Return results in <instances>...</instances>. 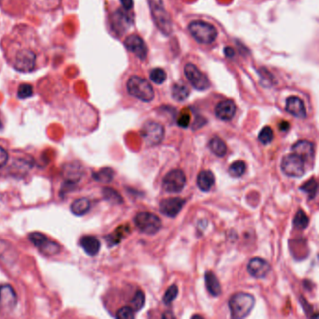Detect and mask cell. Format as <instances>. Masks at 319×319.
Listing matches in <instances>:
<instances>
[{
  "instance_id": "b9f144b4",
  "label": "cell",
  "mask_w": 319,
  "mask_h": 319,
  "mask_svg": "<svg viewBox=\"0 0 319 319\" xmlns=\"http://www.w3.org/2000/svg\"><path fill=\"white\" fill-rule=\"evenodd\" d=\"M123 8L126 10H129L133 7V0H120Z\"/></svg>"
},
{
  "instance_id": "4316f807",
  "label": "cell",
  "mask_w": 319,
  "mask_h": 319,
  "mask_svg": "<svg viewBox=\"0 0 319 319\" xmlns=\"http://www.w3.org/2000/svg\"><path fill=\"white\" fill-rule=\"evenodd\" d=\"M35 8L41 11H49L57 8L61 0H32Z\"/></svg>"
},
{
  "instance_id": "ba28073f",
  "label": "cell",
  "mask_w": 319,
  "mask_h": 319,
  "mask_svg": "<svg viewBox=\"0 0 319 319\" xmlns=\"http://www.w3.org/2000/svg\"><path fill=\"white\" fill-rule=\"evenodd\" d=\"M28 238L33 244L40 250L42 254L46 255H55L60 252L59 244L49 239L47 236L40 232H32Z\"/></svg>"
},
{
  "instance_id": "4fadbf2b",
  "label": "cell",
  "mask_w": 319,
  "mask_h": 319,
  "mask_svg": "<svg viewBox=\"0 0 319 319\" xmlns=\"http://www.w3.org/2000/svg\"><path fill=\"white\" fill-rule=\"evenodd\" d=\"M125 47L134 54L138 58L144 60L147 56V47L144 40L138 35H130L124 41Z\"/></svg>"
},
{
  "instance_id": "484cf974",
  "label": "cell",
  "mask_w": 319,
  "mask_h": 319,
  "mask_svg": "<svg viewBox=\"0 0 319 319\" xmlns=\"http://www.w3.org/2000/svg\"><path fill=\"white\" fill-rule=\"evenodd\" d=\"M172 96L177 101H184L189 96V89L184 83H175L172 87Z\"/></svg>"
},
{
  "instance_id": "60d3db41",
  "label": "cell",
  "mask_w": 319,
  "mask_h": 319,
  "mask_svg": "<svg viewBox=\"0 0 319 319\" xmlns=\"http://www.w3.org/2000/svg\"><path fill=\"white\" fill-rule=\"evenodd\" d=\"M8 161V153L0 146V168L5 167Z\"/></svg>"
},
{
  "instance_id": "f546056e",
  "label": "cell",
  "mask_w": 319,
  "mask_h": 319,
  "mask_svg": "<svg viewBox=\"0 0 319 319\" xmlns=\"http://www.w3.org/2000/svg\"><path fill=\"white\" fill-rule=\"evenodd\" d=\"M246 170V165L243 161L238 160L232 163L229 168V173L233 178H239L244 174Z\"/></svg>"
},
{
  "instance_id": "d590c367",
  "label": "cell",
  "mask_w": 319,
  "mask_h": 319,
  "mask_svg": "<svg viewBox=\"0 0 319 319\" xmlns=\"http://www.w3.org/2000/svg\"><path fill=\"white\" fill-rule=\"evenodd\" d=\"M273 138H274L273 130L270 127H265L262 128V130L259 132V135H258L259 142L263 144H271L273 141Z\"/></svg>"
},
{
  "instance_id": "ee69618b",
  "label": "cell",
  "mask_w": 319,
  "mask_h": 319,
  "mask_svg": "<svg viewBox=\"0 0 319 319\" xmlns=\"http://www.w3.org/2000/svg\"><path fill=\"white\" fill-rule=\"evenodd\" d=\"M225 53H226V56H229V57H232L234 56V51L232 48L225 49Z\"/></svg>"
},
{
  "instance_id": "7a4b0ae2",
  "label": "cell",
  "mask_w": 319,
  "mask_h": 319,
  "mask_svg": "<svg viewBox=\"0 0 319 319\" xmlns=\"http://www.w3.org/2000/svg\"><path fill=\"white\" fill-rule=\"evenodd\" d=\"M255 304V297L246 292H238L229 302L232 318L244 319L252 312Z\"/></svg>"
},
{
  "instance_id": "836d02e7",
  "label": "cell",
  "mask_w": 319,
  "mask_h": 319,
  "mask_svg": "<svg viewBox=\"0 0 319 319\" xmlns=\"http://www.w3.org/2000/svg\"><path fill=\"white\" fill-rule=\"evenodd\" d=\"M145 303V295L142 290H138L131 300V308L134 311H140L144 306Z\"/></svg>"
},
{
  "instance_id": "7402d4cb",
  "label": "cell",
  "mask_w": 319,
  "mask_h": 319,
  "mask_svg": "<svg viewBox=\"0 0 319 319\" xmlns=\"http://www.w3.org/2000/svg\"><path fill=\"white\" fill-rule=\"evenodd\" d=\"M215 175L210 170H202L198 176L197 184L201 191L208 192L215 184Z\"/></svg>"
},
{
  "instance_id": "8992f818",
  "label": "cell",
  "mask_w": 319,
  "mask_h": 319,
  "mask_svg": "<svg viewBox=\"0 0 319 319\" xmlns=\"http://www.w3.org/2000/svg\"><path fill=\"white\" fill-rule=\"evenodd\" d=\"M281 168L284 174L291 178H301L305 173L304 160L296 154H289L283 158Z\"/></svg>"
},
{
  "instance_id": "3957f363",
  "label": "cell",
  "mask_w": 319,
  "mask_h": 319,
  "mask_svg": "<svg viewBox=\"0 0 319 319\" xmlns=\"http://www.w3.org/2000/svg\"><path fill=\"white\" fill-rule=\"evenodd\" d=\"M127 90L130 96L144 102H150L155 96L151 84L144 78L136 75L128 79Z\"/></svg>"
},
{
  "instance_id": "d6986e66",
  "label": "cell",
  "mask_w": 319,
  "mask_h": 319,
  "mask_svg": "<svg viewBox=\"0 0 319 319\" xmlns=\"http://www.w3.org/2000/svg\"><path fill=\"white\" fill-rule=\"evenodd\" d=\"M292 151L295 153L296 155L300 156L305 162V160H312V158L315 155V146L311 142L302 140L297 142L292 146Z\"/></svg>"
},
{
  "instance_id": "5bb4252c",
  "label": "cell",
  "mask_w": 319,
  "mask_h": 319,
  "mask_svg": "<svg viewBox=\"0 0 319 319\" xmlns=\"http://www.w3.org/2000/svg\"><path fill=\"white\" fill-rule=\"evenodd\" d=\"M185 204V200L181 198L166 199L160 202V212L168 217H175L179 215Z\"/></svg>"
},
{
  "instance_id": "e0dca14e",
  "label": "cell",
  "mask_w": 319,
  "mask_h": 319,
  "mask_svg": "<svg viewBox=\"0 0 319 319\" xmlns=\"http://www.w3.org/2000/svg\"><path fill=\"white\" fill-rule=\"evenodd\" d=\"M236 112V105L232 100H224L216 105L215 113L218 119L230 121Z\"/></svg>"
},
{
  "instance_id": "f35d334b",
  "label": "cell",
  "mask_w": 319,
  "mask_h": 319,
  "mask_svg": "<svg viewBox=\"0 0 319 319\" xmlns=\"http://www.w3.org/2000/svg\"><path fill=\"white\" fill-rule=\"evenodd\" d=\"M135 311L130 306H124L116 313V318L119 319H133L135 318Z\"/></svg>"
},
{
  "instance_id": "30bf717a",
  "label": "cell",
  "mask_w": 319,
  "mask_h": 319,
  "mask_svg": "<svg viewBox=\"0 0 319 319\" xmlns=\"http://www.w3.org/2000/svg\"><path fill=\"white\" fill-rule=\"evenodd\" d=\"M184 74L195 89L199 91H204L210 87V81L207 76L203 72H200V69L196 65L191 63L185 65Z\"/></svg>"
},
{
  "instance_id": "8d00e7d4",
  "label": "cell",
  "mask_w": 319,
  "mask_h": 319,
  "mask_svg": "<svg viewBox=\"0 0 319 319\" xmlns=\"http://www.w3.org/2000/svg\"><path fill=\"white\" fill-rule=\"evenodd\" d=\"M103 194L105 199L109 201H111L112 203H115V204H119V203H122L123 202V200H122V197L120 196L119 194L115 190H113L112 188H104L103 189Z\"/></svg>"
},
{
  "instance_id": "74e56055",
  "label": "cell",
  "mask_w": 319,
  "mask_h": 319,
  "mask_svg": "<svg viewBox=\"0 0 319 319\" xmlns=\"http://www.w3.org/2000/svg\"><path fill=\"white\" fill-rule=\"evenodd\" d=\"M178 292H179V290H178V287L176 285H172V286L168 287L167 292L165 293L164 298H163L164 303L165 304H170V303H172L177 298Z\"/></svg>"
},
{
  "instance_id": "ab89813d",
  "label": "cell",
  "mask_w": 319,
  "mask_h": 319,
  "mask_svg": "<svg viewBox=\"0 0 319 319\" xmlns=\"http://www.w3.org/2000/svg\"><path fill=\"white\" fill-rule=\"evenodd\" d=\"M178 124L182 128H187L190 124V115L187 112H183L178 119Z\"/></svg>"
},
{
  "instance_id": "cb8c5ba5",
  "label": "cell",
  "mask_w": 319,
  "mask_h": 319,
  "mask_svg": "<svg viewBox=\"0 0 319 319\" xmlns=\"http://www.w3.org/2000/svg\"><path fill=\"white\" fill-rule=\"evenodd\" d=\"M209 147L211 151L219 158H223L227 153V145L219 137H214L209 143Z\"/></svg>"
},
{
  "instance_id": "6da1fadb",
  "label": "cell",
  "mask_w": 319,
  "mask_h": 319,
  "mask_svg": "<svg viewBox=\"0 0 319 319\" xmlns=\"http://www.w3.org/2000/svg\"><path fill=\"white\" fill-rule=\"evenodd\" d=\"M7 64L20 73H32L48 65L49 55L37 29L28 24H17L0 40Z\"/></svg>"
},
{
  "instance_id": "5b68a950",
  "label": "cell",
  "mask_w": 319,
  "mask_h": 319,
  "mask_svg": "<svg viewBox=\"0 0 319 319\" xmlns=\"http://www.w3.org/2000/svg\"><path fill=\"white\" fill-rule=\"evenodd\" d=\"M134 223L141 232L149 235L156 234L162 228V221L160 217L147 212L137 214L134 217Z\"/></svg>"
},
{
  "instance_id": "d6a6232c",
  "label": "cell",
  "mask_w": 319,
  "mask_h": 319,
  "mask_svg": "<svg viewBox=\"0 0 319 319\" xmlns=\"http://www.w3.org/2000/svg\"><path fill=\"white\" fill-rule=\"evenodd\" d=\"M150 79L156 84H162L167 80V73L161 68L154 69L150 72Z\"/></svg>"
},
{
  "instance_id": "ac0fdd59",
  "label": "cell",
  "mask_w": 319,
  "mask_h": 319,
  "mask_svg": "<svg viewBox=\"0 0 319 319\" xmlns=\"http://www.w3.org/2000/svg\"><path fill=\"white\" fill-rule=\"evenodd\" d=\"M286 110L291 115L297 118L303 119L306 117V110L304 107L303 100L297 96H290L286 102Z\"/></svg>"
},
{
  "instance_id": "2e32d148",
  "label": "cell",
  "mask_w": 319,
  "mask_h": 319,
  "mask_svg": "<svg viewBox=\"0 0 319 319\" xmlns=\"http://www.w3.org/2000/svg\"><path fill=\"white\" fill-rule=\"evenodd\" d=\"M131 24V21L128 14L123 10H116L112 15V29L118 35H122Z\"/></svg>"
},
{
  "instance_id": "52a82bcc",
  "label": "cell",
  "mask_w": 319,
  "mask_h": 319,
  "mask_svg": "<svg viewBox=\"0 0 319 319\" xmlns=\"http://www.w3.org/2000/svg\"><path fill=\"white\" fill-rule=\"evenodd\" d=\"M152 14L156 24L160 30L165 34H169L172 30L170 17L163 7L161 0H149Z\"/></svg>"
},
{
  "instance_id": "e575fe53",
  "label": "cell",
  "mask_w": 319,
  "mask_h": 319,
  "mask_svg": "<svg viewBox=\"0 0 319 319\" xmlns=\"http://www.w3.org/2000/svg\"><path fill=\"white\" fill-rule=\"evenodd\" d=\"M66 171L69 184H74L80 180L81 174L80 168H77V165H69V168Z\"/></svg>"
},
{
  "instance_id": "83f0119b",
  "label": "cell",
  "mask_w": 319,
  "mask_h": 319,
  "mask_svg": "<svg viewBox=\"0 0 319 319\" xmlns=\"http://www.w3.org/2000/svg\"><path fill=\"white\" fill-rule=\"evenodd\" d=\"M114 176V171L112 170V168H106L100 169L99 171H96L93 174V178L100 183H110L112 182Z\"/></svg>"
},
{
  "instance_id": "44dd1931",
  "label": "cell",
  "mask_w": 319,
  "mask_h": 319,
  "mask_svg": "<svg viewBox=\"0 0 319 319\" xmlns=\"http://www.w3.org/2000/svg\"><path fill=\"white\" fill-rule=\"evenodd\" d=\"M204 279H205V286L207 288L208 292L211 295L218 297L221 294L222 289H221L220 283L213 271H206Z\"/></svg>"
},
{
  "instance_id": "4dcf8cb0",
  "label": "cell",
  "mask_w": 319,
  "mask_h": 319,
  "mask_svg": "<svg viewBox=\"0 0 319 319\" xmlns=\"http://www.w3.org/2000/svg\"><path fill=\"white\" fill-rule=\"evenodd\" d=\"M301 190L305 192L308 195V198L310 200H313L316 197L317 192H318V183H317V181L314 178L308 180L306 183H304L301 186Z\"/></svg>"
},
{
  "instance_id": "f1b7e54d",
  "label": "cell",
  "mask_w": 319,
  "mask_h": 319,
  "mask_svg": "<svg viewBox=\"0 0 319 319\" xmlns=\"http://www.w3.org/2000/svg\"><path fill=\"white\" fill-rule=\"evenodd\" d=\"M309 224V218L306 216V214L303 212V210H299L296 213L294 219H293V226L297 230L303 231L307 228Z\"/></svg>"
},
{
  "instance_id": "d4e9b609",
  "label": "cell",
  "mask_w": 319,
  "mask_h": 319,
  "mask_svg": "<svg viewBox=\"0 0 319 319\" xmlns=\"http://www.w3.org/2000/svg\"><path fill=\"white\" fill-rule=\"evenodd\" d=\"M129 232V227L128 226H122L118 229L115 230V232L112 233L110 236L107 237L108 242L110 245H116L119 243L122 239L125 238V236L128 234Z\"/></svg>"
},
{
  "instance_id": "7bdbcfd3",
  "label": "cell",
  "mask_w": 319,
  "mask_h": 319,
  "mask_svg": "<svg viewBox=\"0 0 319 319\" xmlns=\"http://www.w3.org/2000/svg\"><path fill=\"white\" fill-rule=\"evenodd\" d=\"M289 128H290L289 123H287L286 121H283V122H281V123H280V130H282V131H287V130L289 129Z\"/></svg>"
},
{
  "instance_id": "8fae6325",
  "label": "cell",
  "mask_w": 319,
  "mask_h": 319,
  "mask_svg": "<svg viewBox=\"0 0 319 319\" xmlns=\"http://www.w3.org/2000/svg\"><path fill=\"white\" fill-rule=\"evenodd\" d=\"M186 184V177L181 169H172L163 180V188L168 193H180Z\"/></svg>"
},
{
  "instance_id": "9c48e42d",
  "label": "cell",
  "mask_w": 319,
  "mask_h": 319,
  "mask_svg": "<svg viewBox=\"0 0 319 319\" xmlns=\"http://www.w3.org/2000/svg\"><path fill=\"white\" fill-rule=\"evenodd\" d=\"M142 136L148 145H157L162 143L165 136V128L160 123L148 121L142 128Z\"/></svg>"
},
{
  "instance_id": "9a60e30c",
  "label": "cell",
  "mask_w": 319,
  "mask_h": 319,
  "mask_svg": "<svg viewBox=\"0 0 319 319\" xmlns=\"http://www.w3.org/2000/svg\"><path fill=\"white\" fill-rule=\"evenodd\" d=\"M247 271L255 278H264L271 271V266L266 260L259 257H255L248 264Z\"/></svg>"
},
{
  "instance_id": "277c9868",
  "label": "cell",
  "mask_w": 319,
  "mask_h": 319,
  "mask_svg": "<svg viewBox=\"0 0 319 319\" xmlns=\"http://www.w3.org/2000/svg\"><path fill=\"white\" fill-rule=\"evenodd\" d=\"M192 37L200 44H211L216 40L217 31L216 27L203 21H194L189 24Z\"/></svg>"
},
{
  "instance_id": "ffe728a7",
  "label": "cell",
  "mask_w": 319,
  "mask_h": 319,
  "mask_svg": "<svg viewBox=\"0 0 319 319\" xmlns=\"http://www.w3.org/2000/svg\"><path fill=\"white\" fill-rule=\"evenodd\" d=\"M80 246L84 252L90 256H95L98 254L101 244L100 241L94 236H84L80 239Z\"/></svg>"
},
{
  "instance_id": "603a6c76",
  "label": "cell",
  "mask_w": 319,
  "mask_h": 319,
  "mask_svg": "<svg viewBox=\"0 0 319 319\" xmlns=\"http://www.w3.org/2000/svg\"><path fill=\"white\" fill-rule=\"evenodd\" d=\"M90 208H91L90 201L85 198H81V199L74 200L72 202L71 205V211L73 215L81 216L88 213Z\"/></svg>"
},
{
  "instance_id": "7c38bea8",
  "label": "cell",
  "mask_w": 319,
  "mask_h": 319,
  "mask_svg": "<svg viewBox=\"0 0 319 319\" xmlns=\"http://www.w3.org/2000/svg\"><path fill=\"white\" fill-rule=\"evenodd\" d=\"M17 304V296L13 287L4 285L0 287V310L3 312L12 311Z\"/></svg>"
},
{
  "instance_id": "1f68e13d",
  "label": "cell",
  "mask_w": 319,
  "mask_h": 319,
  "mask_svg": "<svg viewBox=\"0 0 319 319\" xmlns=\"http://www.w3.org/2000/svg\"><path fill=\"white\" fill-rule=\"evenodd\" d=\"M34 95V88L30 83L23 82L17 89V97L19 99H26Z\"/></svg>"
}]
</instances>
